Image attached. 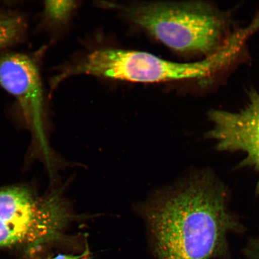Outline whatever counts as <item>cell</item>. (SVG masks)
<instances>
[{
  "instance_id": "obj_1",
  "label": "cell",
  "mask_w": 259,
  "mask_h": 259,
  "mask_svg": "<svg viewBox=\"0 0 259 259\" xmlns=\"http://www.w3.org/2000/svg\"><path fill=\"white\" fill-rule=\"evenodd\" d=\"M227 194L211 178L192 180L149 207L147 218L158 259H209L239 227Z\"/></svg>"
},
{
  "instance_id": "obj_2",
  "label": "cell",
  "mask_w": 259,
  "mask_h": 259,
  "mask_svg": "<svg viewBox=\"0 0 259 259\" xmlns=\"http://www.w3.org/2000/svg\"><path fill=\"white\" fill-rule=\"evenodd\" d=\"M124 10L134 23L178 53L209 58L234 34L226 13L205 2L153 3Z\"/></svg>"
},
{
  "instance_id": "obj_3",
  "label": "cell",
  "mask_w": 259,
  "mask_h": 259,
  "mask_svg": "<svg viewBox=\"0 0 259 259\" xmlns=\"http://www.w3.org/2000/svg\"><path fill=\"white\" fill-rule=\"evenodd\" d=\"M232 60L231 53L223 50L196 63L172 62L145 52L102 49L88 56L57 77L86 74L105 78L140 83H156L197 79L210 75Z\"/></svg>"
},
{
  "instance_id": "obj_4",
  "label": "cell",
  "mask_w": 259,
  "mask_h": 259,
  "mask_svg": "<svg viewBox=\"0 0 259 259\" xmlns=\"http://www.w3.org/2000/svg\"><path fill=\"white\" fill-rule=\"evenodd\" d=\"M71 218L58 196L38 197L21 187L0 190V247L59 238Z\"/></svg>"
},
{
  "instance_id": "obj_5",
  "label": "cell",
  "mask_w": 259,
  "mask_h": 259,
  "mask_svg": "<svg viewBox=\"0 0 259 259\" xmlns=\"http://www.w3.org/2000/svg\"><path fill=\"white\" fill-rule=\"evenodd\" d=\"M207 138L220 151L241 152L245 165L259 171V92L251 91L244 108L236 111L212 109Z\"/></svg>"
},
{
  "instance_id": "obj_6",
  "label": "cell",
  "mask_w": 259,
  "mask_h": 259,
  "mask_svg": "<svg viewBox=\"0 0 259 259\" xmlns=\"http://www.w3.org/2000/svg\"><path fill=\"white\" fill-rule=\"evenodd\" d=\"M0 85L18 99L48 155L42 127L43 95L37 66L25 55H5L0 57Z\"/></svg>"
},
{
  "instance_id": "obj_7",
  "label": "cell",
  "mask_w": 259,
  "mask_h": 259,
  "mask_svg": "<svg viewBox=\"0 0 259 259\" xmlns=\"http://www.w3.org/2000/svg\"><path fill=\"white\" fill-rule=\"evenodd\" d=\"M24 29L21 18L0 10V50L17 41Z\"/></svg>"
},
{
  "instance_id": "obj_8",
  "label": "cell",
  "mask_w": 259,
  "mask_h": 259,
  "mask_svg": "<svg viewBox=\"0 0 259 259\" xmlns=\"http://www.w3.org/2000/svg\"><path fill=\"white\" fill-rule=\"evenodd\" d=\"M76 5L73 1H48L45 4V14L52 21L63 22L70 17Z\"/></svg>"
},
{
  "instance_id": "obj_9",
  "label": "cell",
  "mask_w": 259,
  "mask_h": 259,
  "mask_svg": "<svg viewBox=\"0 0 259 259\" xmlns=\"http://www.w3.org/2000/svg\"><path fill=\"white\" fill-rule=\"evenodd\" d=\"M52 259H90V252L89 248H87L82 254L77 255L60 254Z\"/></svg>"
},
{
  "instance_id": "obj_10",
  "label": "cell",
  "mask_w": 259,
  "mask_h": 259,
  "mask_svg": "<svg viewBox=\"0 0 259 259\" xmlns=\"http://www.w3.org/2000/svg\"><path fill=\"white\" fill-rule=\"evenodd\" d=\"M257 245H258V250H259V241L258 242V244Z\"/></svg>"
}]
</instances>
